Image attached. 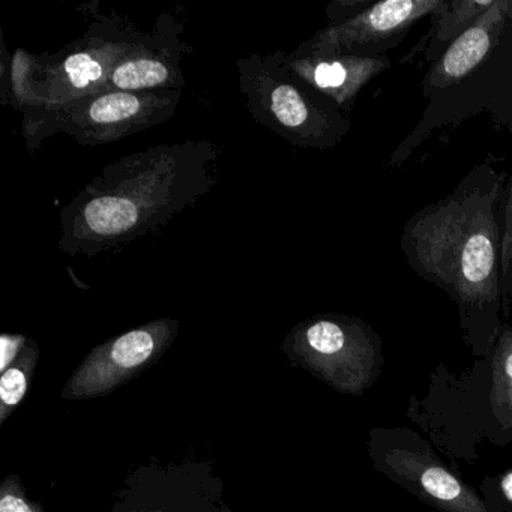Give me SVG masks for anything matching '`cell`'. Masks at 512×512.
<instances>
[{
	"instance_id": "3",
	"label": "cell",
	"mask_w": 512,
	"mask_h": 512,
	"mask_svg": "<svg viewBox=\"0 0 512 512\" xmlns=\"http://www.w3.org/2000/svg\"><path fill=\"white\" fill-rule=\"evenodd\" d=\"M421 94L427 106L389 157L391 167L403 166L434 134L481 115L512 136V0H496L428 67Z\"/></svg>"
},
{
	"instance_id": "8",
	"label": "cell",
	"mask_w": 512,
	"mask_h": 512,
	"mask_svg": "<svg viewBox=\"0 0 512 512\" xmlns=\"http://www.w3.org/2000/svg\"><path fill=\"white\" fill-rule=\"evenodd\" d=\"M368 455L382 475L437 511L499 512L452 473L431 446L409 428H374Z\"/></svg>"
},
{
	"instance_id": "4",
	"label": "cell",
	"mask_w": 512,
	"mask_h": 512,
	"mask_svg": "<svg viewBox=\"0 0 512 512\" xmlns=\"http://www.w3.org/2000/svg\"><path fill=\"white\" fill-rule=\"evenodd\" d=\"M124 17H101L85 37L68 44L56 55L35 58L17 52L11 67V89L20 110L55 106L97 94L115 68L142 40Z\"/></svg>"
},
{
	"instance_id": "21",
	"label": "cell",
	"mask_w": 512,
	"mask_h": 512,
	"mask_svg": "<svg viewBox=\"0 0 512 512\" xmlns=\"http://www.w3.org/2000/svg\"><path fill=\"white\" fill-rule=\"evenodd\" d=\"M497 491H499L500 500L502 505L509 512H512V470L506 472L505 475L500 476L499 482H497Z\"/></svg>"
},
{
	"instance_id": "19",
	"label": "cell",
	"mask_w": 512,
	"mask_h": 512,
	"mask_svg": "<svg viewBox=\"0 0 512 512\" xmlns=\"http://www.w3.org/2000/svg\"><path fill=\"white\" fill-rule=\"evenodd\" d=\"M373 4L374 2H370V0H335L326 7L328 25H340V23L347 22L358 14L364 13Z\"/></svg>"
},
{
	"instance_id": "9",
	"label": "cell",
	"mask_w": 512,
	"mask_h": 512,
	"mask_svg": "<svg viewBox=\"0 0 512 512\" xmlns=\"http://www.w3.org/2000/svg\"><path fill=\"white\" fill-rule=\"evenodd\" d=\"M109 512H235L224 499L223 478L209 461L136 467L122 482Z\"/></svg>"
},
{
	"instance_id": "11",
	"label": "cell",
	"mask_w": 512,
	"mask_h": 512,
	"mask_svg": "<svg viewBox=\"0 0 512 512\" xmlns=\"http://www.w3.org/2000/svg\"><path fill=\"white\" fill-rule=\"evenodd\" d=\"M442 0H385L340 25H328L295 50L311 55L385 56Z\"/></svg>"
},
{
	"instance_id": "15",
	"label": "cell",
	"mask_w": 512,
	"mask_h": 512,
	"mask_svg": "<svg viewBox=\"0 0 512 512\" xmlns=\"http://www.w3.org/2000/svg\"><path fill=\"white\" fill-rule=\"evenodd\" d=\"M488 358V406L503 431H512V325L503 322Z\"/></svg>"
},
{
	"instance_id": "13",
	"label": "cell",
	"mask_w": 512,
	"mask_h": 512,
	"mask_svg": "<svg viewBox=\"0 0 512 512\" xmlns=\"http://www.w3.org/2000/svg\"><path fill=\"white\" fill-rule=\"evenodd\" d=\"M284 64L311 89L334 101L346 115L352 112L362 89L392 67L388 56L311 55L284 53Z\"/></svg>"
},
{
	"instance_id": "14",
	"label": "cell",
	"mask_w": 512,
	"mask_h": 512,
	"mask_svg": "<svg viewBox=\"0 0 512 512\" xmlns=\"http://www.w3.org/2000/svg\"><path fill=\"white\" fill-rule=\"evenodd\" d=\"M494 2L496 0H442L430 16L427 34L401 62H419L431 67L491 10Z\"/></svg>"
},
{
	"instance_id": "5",
	"label": "cell",
	"mask_w": 512,
	"mask_h": 512,
	"mask_svg": "<svg viewBox=\"0 0 512 512\" xmlns=\"http://www.w3.org/2000/svg\"><path fill=\"white\" fill-rule=\"evenodd\" d=\"M236 68L254 121L290 145L326 151L346 139L349 115L296 77L284 64V52L247 56L236 61Z\"/></svg>"
},
{
	"instance_id": "2",
	"label": "cell",
	"mask_w": 512,
	"mask_h": 512,
	"mask_svg": "<svg viewBox=\"0 0 512 512\" xmlns=\"http://www.w3.org/2000/svg\"><path fill=\"white\" fill-rule=\"evenodd\" d=\"M215 143H166L116 160L61 211L59 248L95 257L155 235L217 184Z\"/></svg>"
},
{
	"instance_id": "12",
	"label": "cell",
	"mask_w": 512,
	"mask_h": 512,
	"mask_svg": "<svg viewBox=\"0 0 512 512\" xmlns=\"http://www.w3.org/2000/svg\"><path fill=\"white\" fill-rule=\"evenodd\" d=\"M184 26L163 14L154 31L143 34L136 49L115 68L103 91L151 92L184 89V56L191 53L185 43Z\"/></svg>"
},
{
	"instance_id": "20",
	"label": "cell",
	"mask_w": 512,
	"mask_h": 512,
	"mask_svg": "<svg viewBox=\"0 0 512 512\" xmlns=\"http://www.w3.org/2000/svg\"><path fill=\"white\" fill-rule=\"evenodd\" d=\"M29 338L25 335L4 334L0 337V370L10 367L22 352Z\"/></svg>"
},
{
	"instance_id": "18",
	"label": "cell",
	"mask_w": 512,
	"mask_h": 512,
	"mask_svg": "<svg viewBox=\"0 0 512 512\" xmlns=\"http://www.w3.org/2000/svg\"><path fill=\"white\" fill-rule=\"evenodd\" d=\"M0 512H46V509L43 503L29 499L19 475H8L0 484Z\"/></svg>"
},
{
	"instance_id": "1",
	"label": "cell",
	"mask_w": 512,
	"mask_h": 512,
	"mask_svg": "<svg viewBox=\"0 0 512 512\" xmlns=\"http://www.w3.org/2000/svg\"><path fill=\"white\" fill-rule=\"evenodd\" d=\"M505 182L503 170L478 164L448 196L415 212L400 236L407 265L455 302L464 341L481 358L506 322L500 292Z\"/></svg>"
},
{
	"instance_id": "6",
	"label": "cell",
	"mask_w": 512,
	"mask_h": 512,
	"mask_svg": "<svg viewBox=\"0 0 512 512\" xmlns=\"http://www.w3.org/2000/svg\"><path fill=\"white\" fill-rule=\"evenodd\" d=\"M178 91H106L55 106L23 110V134L29 151L55 134H67L83 146L112 145L175 116Z\"/></svg>"
},
{
	"instance_id": "7",
	"label": "cell",
	"mask_w": 512,
	"mask_h": 512,
	"mask_svg": "<svg viewBox=\"0 0 512 512\" xmlns=\"http://www.w3.org/2000/svg\"><path fill=\"white\" fill-rule=\"evenodd\" d=\"M281 350L290 362L346 395H362L383 368L380 335L359 317L317 314L299 322Z\"/></svg>"
},
{
	"instance_id": "16",
	"label": "cell",
	"mask_w": 512,
	"mask_h": 512,
	"mask_svg": "<svg viewBox=\"0 0 512 512\" xmlns=\"http://www.w3.org/2000/svg\"><path fill=\"white\" fill-rule=\"evenodd\" d=\"M40 361V347L37 341L29 338L16 361L5 368L0 376V425H4L7 419L13 415L14 410L25 400L34 380Z\"/></svg>"
},
{
	"instance_id": "17",
	"label": "cell",
	"mask_w": 512,
	"mask_h": 512,
	"mask_svg": "<svg viewBox=\"0 0 512 512\" xmlns=\"http://www.w3.org/2000/svg\"><path fill=\"white\" fill-rule=\"evenodd\" d=\"M502 220V269H500V292H502L503 317L508 319L512 308V170L506 178L500 202Z\"/></svg>"
},
{
	"instance_id": "10",
	"label": "cell",
	"mask_w": 512,
	"mask_h": 512,
	"mask_svg": "<svg viewBox=\"0 0 512 512\" xmlns=\"http://www.w3.org/2000/svg\"><path fill=\"white\" fill-rule=\"evenodd\" d=\"M179 320H152L94 347L76 368L62 400L79 401L112 394L157 364L179 334Z\"/></svg>"
}]
</instances>
